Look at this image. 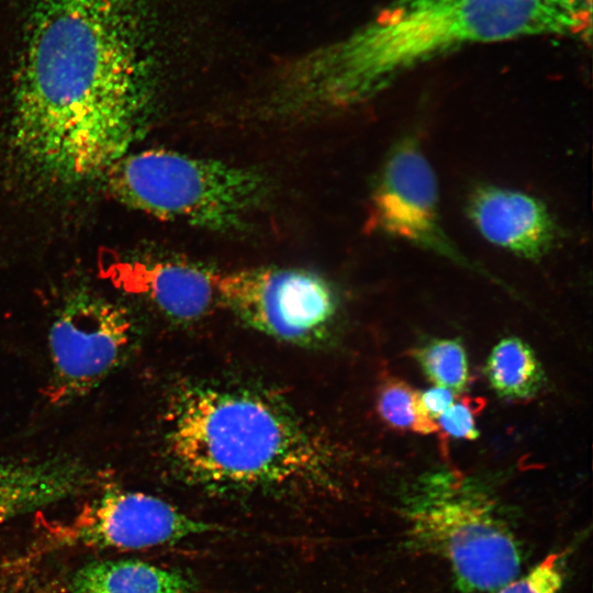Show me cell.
I'll list each match as a JSON object with an SVG mask.
<instances>
[{
  "instance_id": "obj_1",
  "label": "cell",
  "mask_w": 593,
  "mask_h": 593,
  "mask_svg": "<svg viewBox=\"0 0 593 593\" xmlns=\"http://www.w3.org/2000/svg\"><path fill=\"white\" fill-rule=\"evenodd\" d=\"M153 13L148 0H0L11 146L31 179L80 184L127 154L153 92Z\"/></svg>"
},
{
  "instance_id": "obj_2",
  "label": "cell",
  "mask_w": 593,
  "mask_h": 593,
  "mask_svg": "<svg viewBox=\"0 0 593 593\" xmlns=\"http://www.w3.org/2000/svg\"><path fill=\"white\" fill-rule=\"evenodd\" d=\"M592 0H390L346 36L282 71L286 116L356 107L411 70L477 44L556 36L590 43Z\"/></svg>"
},
{
  "instance_id": "obj_3",
  "label": "cell",
  "mask_w": 593,
  "mask_h": 593,
  "mask_svg": "<svg viewBox=\"0 0 593 593\" xmlns=\"http://www.w3.org/2000/svg\"><path fill=\"white\" fill-rule=\"evenodd\" d=\"M168 450L198 484L262 490L306 484L329 470V455L284 409L248 392L187 387L167 414Z\"/></svg>"
},
{
  "instance_id": "obj_4",
  "label": "cell",
  "mask_w": 593,
  "mask_h": 593,
  "mask_svg": "<svg viewBox=\"0 0 593 593\" xmlns=\"http://www.w3.org/2000/svg\"><path fill=\"white\" fill-rule=\"evenodd\" d=\"M108 174L127 206L221 233L244 230L269 192L257 170L168 149L126 154Z\"/></svg>"
},
{
  "instance_id": "obj_5",
  "label": "cell",
  "mask_w": 593,
  "mask_h": 593,
  "mask_svg": "<svg viewBox=\"0 0 593 593\" xmlns=\"http://www.w3.org/2000/svg\"><path fill=\"white\" fill-rule=\"evenodd\" d=\"M412 545L444 559L469 592H491L519 573L513 532L489 499L462 483L433 479L404 508Z\"/></svg>"
},
{
  "instance_id": "obj_6",
  "label": "cell",
  "mask_w": 593,
  "mask_h": 593,
  "mask_svg": "<svg viewBox=\"0 0 593 593\" xmlns=\"http://www.w3.org/2000/svg\"><path fill=\"white\" fill-rule=\"evenodd\" d=\"M134 338L125 306L88 289L70 293L48 334L49 402L65 405L96 389L124 361Z\"/></svg>"
},
{
  "instance_id": "obj_7",
  "label": "cell",
  "mask_w": 593,
  "mask_h": 593,
  "mask_svg": "<svg viewBox=\"0 0 593 593\" xmlns=\"http://www.w3.org/2000/svg\"><path fill=\"white\" fill-rule=\"evenodd\" d=\"M219 300L251 327L281 340L311 343L328 328L337 301L329 283L299 268L215 272Z\"/></svg>"
},
{
  "instance_id": "obj_8",
  "label": "cell",
  "mask_w": 593,
  "mask_h": 593,
  "mask_svg": "<svg viewBox=\"0 0 593 593\" xmlns=\"http://www.w3.org/2000/svg\"><path fill=\"white\" fill-rule=\"evenodd\" d=\"M216 530L170 503L146 493L108 484L71 518L49 527L53 547L146 549Z\"/></svg>"
},
{
  "instance_id": "obj_9",
  "label": "cell",
  "mask_w": 593,
  "mask_h": 593,
  "mask_svg": "<svg viewBox=\"0 0 593 593\" xmlns=\"http://www.w3.org/2000/svg\"><path fill=\"white\" fill-rule=\"evenodd\" d=\"M372 228L473 269L444 228L436 174L413 137L387 156L370 198Z\"/></svg>"
},
{
  "instance_id": "obj_10",
  "label": "cell",
  "mask_w": 593,
  "mask_h": 593,
  "mask_svg": "<svg viewBox=\"0 0 593 593\" xmlns=\"http://www.w3.org/2000/svg\"><path fill=\"white\" fill-rule=\"evenodd\" d=\"M467 213L484 239L525 259L542 258L557 240V225L548 208L521 190L480 186L469 198Z\"/></svg>"
},
{
  "instance_id": "obj_11",
  "label": "cell",
  "mask_w": 593,
  "mask_h": 593,
  "mask_svg": "<svg viewBox=\"0 0 593 593\" xmlns=\"http://www.w3.org/2000/svg\"><path fill=\"white\" fill-rule=\"evenodd\" d=\"M99 473L81 459L55 455L0 461V527L90 489Z\"/></svg>"
},
{
  "instance_id": "obj_12",
  "label": "cell",
  "mask_w": 593,
  "mask_h": 593,
  "mask_svg": "<svg viewBox=\"0 0 593 593\" xmlns=\"http://www.w3.org/2000/svg\"><path fill=\"white\" fill-rule=\"evenodd\" d=\"M116 270L120 286L144 295L175 320H197L219 300L215 272L195 265L171 260L136 261Z\"/></svg>"
},
{
  "instance_id": "obj_13",
  "label": "cell",
  "mask_w": 593,
  "mask_h": 593,
  "mask_svg": "<svg viewBox=\"0 0 593 593\" xmlns=\"http://www.w3.org/2000/svg\"><path fill=\"white\" fill-rule=\"evenodd\" d=\"M193 585L179 570L138 560H101L77 570L67 593H191Z\"/></svg>"
},
{
  "instance_id": "obj_14",
  "label": "cell",
  "mask_w": 593,
  "mask_h": 593,
  "mask_svg": "<svg viewBox=\"0 0 593 593\" xmlns=\"http://www.w3.org/2000/svg\"><path fill=\"white\" fill-rule=\"evenodd\" d=\"M484 372L502 398L524 400L542 387L545 374L534 350L518 337L501 339L490 351Z\"/></svg>"
},
{
  "instance_id": "obj_15",
  "label": "cell",
  "mask_w": 593,
  "mask_h": 593,
  "mask_svg": "<svg viewBox=\"0 0 593 593\" xmlns=\"http://www.w3.org/2000/svg\"><path fill=\"white\" fill-rule=\"evenodd\" d=\"M414 358L434 385L460 393L469 383L468 358L459 339H432L415 349Z\"/></svg>"
},
{
  "instance_id": "obj_16",
  "label": "cell",
  "mask_w": 593,
  "mask_h": 593,
  "mask_svg": "<svg viewBox=\"0 0 593 593\" xmlns=\"http://www.w3.org/2000/svg\"><path fill=\"white\" fill-rule=\"evenodd\" d=\"M380 416L391 426L419 434L437 432L438 425L424 415L418 403V391L399 379L384 382L378 393Z\"/></svg>"
},
{
  "instance_id": "obj_17",
  "label": "cell",
  "mask_w": 593,
  "mask_h": 593,
  "mask_svg": "<svg viewBox=\"0 0 593 593\" xmlns=\"http://www.w3.org/2000/svg\"><path fill=\"white\" fill-rule=\"evenodd\" d=\"M567 553L552 552L523 575H516L490 593H560L567 570Z\"/></svg>"
},
{
  "instance_id": "obj_18",
  "label": "cell",
  "mask_w": 593,
  "mask_h": 593,
  "mask_svg": "<svg viewBox=\"0 0 593 593\" xmlns=\"http://www.w3.org/2000/svg\"><path fill=\"white\" fill-rule=\"evenodd\" d=\"M437 425L445 434L455 438L472 440L479 436L473 409L466 401H455L438 417Z\"/></svg>"
},
{
  "instance_id": "obj_19",
  "label": "cell",
  "mask_w": 593,
  "mask_h": 593,
  "mask_svg": "<svg viewBox=\"0 0 593 593\" xmlns=\"http://www.w3.org/2000/svg\"><path fill=\"white\" fill-rule=\"evenodd\" d=\"M455 402V393L434 385L418 392V403L426 417L437 423L438 417Z\"/></svg>"
}]
</instances>
